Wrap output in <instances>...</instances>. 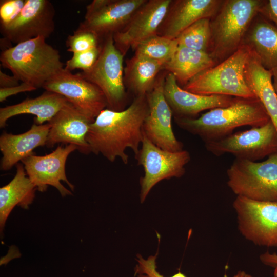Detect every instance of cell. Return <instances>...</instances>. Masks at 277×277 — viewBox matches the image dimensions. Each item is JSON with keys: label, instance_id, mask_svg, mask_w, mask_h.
<instances>
[{"label": "cell", "instance_id": "cell-19", "mask_svg": "<svg viewBox=\"0 0 277 277\" xmlns=\"http://www.w3.org/2000/svg\"><path fill=\"white\" fill-rule=\"evenodd\" d=\"M164 90L174 117L196 118L204 110L228 106L234 99L227 95H203L187 91L178 85L174 75L169 72L165 75Z\"/></svg>", "mask_w": 277, "mask_h": 277}, {"label": "cell", "instance_id": "cell-10", "mask_svg": "<svg viewBox=\"0 0 277 277\" xmlns=\"http://www.w3.org/2000/svg\"><path fill=\"white\" fill-rule=\"evenodd\" d=\"M205 146L216 156L230 153L236 159L256 161L277 153V130L270 121L264 125L206 142Z\"/></svg>", "mask_w": 277, "mask_h": 277}, {"label": "cell", "instance_id": "cell-38", "mask_svg": "<svg viewBox=\"0 0 277 277\" xmlns=\"http://www.w3.org/2000/svg\"><path fill=\"white\" fill-rule=\"evenodd\" d=\"M273 74L272 81L273 85L277 95V70H273L272 71Z\"/></svg>", "mask_w": 277, "mask_h": 277}, {"label": "cell", "instance_id": "cell-39", "mask_svg": "<svg viewBox=\"0 0 277 277\" xmlns=\"http://www.w3.org/2000/svg\"><path fill=\"white\" fill-rule=\"evenodd\" d=\"M233 277H253L251 275L246 273L244 271H239Z\"/></svg>", "mask_w": 277, "mask_h": 277}, {"label": "cell", "instance_id": "cell-4", "mask_svg": "<svg viewBox=\"0 0 277 277\" xmlns=\"http://www.w3.org/2000/svg\"><path fill=\"white\" fill-rule=\"evenodd\" d=\"M265 1L223 0L210 19L209 53L217 64L234 53L243 44L252 21Z\"/></svg>", "mask_w": 277, "mask_h": 277}, {"label": "cell", "instance_id": "cell-35", "mask_svg": "<svg viewBox=\"0 0 277 277\" xmlns=\"http://www.w3.org/2000/svg\"><path fill=\"white\" fill-rule=\"evenodd\" d=\"M260 260L264 265L274 268V276L277 277V253L266 251L260 255Z\"/></svg>", "mask_w": 277, "mask_h": 277}, {"label": "cell", "instance_id": "cell-6", "mask_svg": "<svg viewBox=\"0 0 277 277\" xmlns=\"http://www.w3.org/2000/svg\"><path fill=\"white\" fill-rule=\"evenodd\" d=\"M227 176V185L236 196L277 201V153L261 162L236 159Z\"/></svg>", "mask_w": 277, "mask_h": 277}, {"label": "cell", "instance_id": "cell-24", "mask_svg": "<svg viewBox=\"0 0 277 277\" xmlns=\"http://www.w3.org/2000/svg\"><path fill=\"white\" fill-rule=\"evenodd\" d=\"M24 166L16 164V173L13 179L0 188V230L3 232L6 222L16 206L27 209L35 197V186L27 176Z\"/></svg>", "mask_w": 277, "mask_h": 277}, {"label": "cell", "instance_id": "cell-27", "mask_svg": "<svg viewBox=\"0 0 277 277\" xmlns=\"http://www.w3.org/2000/svg\"><path fill=\"white\" fill-rule=\"evenodd\" d=\"M178 43L158 35L151 36L140 43L134 49L135 54L156 61L164 66L174 55Z\"/></svg>", "mask_w": 277, "mask_h": 277}, {"label": "cell", "instance_id": "cell-18", "mask_svg": "<svg viewBox=\"0 0 277 277\" xmlns=\"http://www.w3.org/2000/svg\"><path fill=\"white\" fill-rule=\"evenodd\" d=\"M223 1L171 0L157 35L171 39H176L181 33L196 21L213 17Z\"/></svg>", "mask_w": 277, "mask_h": 277}, {"label": "cell", "instance_id": "cell-31", "mask_svg": "<svg viewBox=\"0 0 277 277\" xmlns=\"http://www.w3.org/2000/svg\"><path fill=\"white\" fill-rule=\"evenodd\" d=\"M157 253L144 259L141 255H137V264L135 268V275L137 277H165L157 270L156 259ZM169 277H187L179 271Z\"/></svg>", "mask_w": 277, "mask_h": 277}, {"label": "cell", "instance_id": "cell-14", "mask_svg": "<svg viewBox=\"0 0 277 277\" xmlns=\"http://www.w3.org/2000/svg\"><path fill=\"white\" fill-rule=\"evenodd\" d=\"M77 148L69 144L58 146L50 153L45 155L32 154L21 161L27 176L40 192H45L48 186L57 189L63 197L72 195L61 181L65 182L73 191L74 186L68 180L65 165L69 154Z\"/></svg>", "mask_w": 277, "mask_h": 277}, {"label": "cell", "instance_id": "cell-12", "mask_svg": "<svg viewBox=\"0 0 277 277\" xmlns=\"http://www.w3.org/2000/svg\"><path fill=\"white\" fill-rule=\"evenodd\" d=\"M55 10L48 0H26L22 11L13 21L0 24L3 37L16 44L42 36L46 39L55 29Z\"/></svg>", "mask_w": 277, "mask_h": 277}, {"label": "cell", "instance_id": "cell-22", "mask_svg": "<svg viewBox=\"0 0 277 277\" xmlns=\"http://www.w3.org/2000/svg\"><path fill=\"white\" fill-rule=\"evenodd\" d=\"M261 16L254 18L243 44L255 53L265 69L277 70V27Z\"/></svg>", "mask_w": 277, "mask_h": 277}, {"label": "cell", "instance_id": "cell-36", "mask_svg": "<svg viewBox=\"0 0 277 277\" xmlns=\"http://www.w3.org/2000/svg\"><path fill=\"white\" fill-rule=\"evenodd\" d=\"M19 80L15 76L8 75L0 71V88H9L17 86Z\"/></svg>", "mask_w": 277, "mask_h": 277}, {"label": "cell", "instance_id": "cell-32", "mask_svg": "<svg viewBox=\"0 0 277 277\" xmlns=\"http://www.w3.org/2000/svg\"><path fill=\"white\" fill-rule=\"evenodd\" d=\"M26 0H1L0 1V24H7L18 15Z\"/></svg>", "mask_w": 277, "mask_h": 277}, {"label": "cell", "instance_id": "cell-33", "mask_svg": "<svg viewBox=\"0 0 277 277\" xmlns=\"http://www.w3.org/2000/svg\"><path fill=\"white\" fill-rule=\"evenodd\" d=\"M259 14L277 27V0L265 1Z\"/></svg>", "mask_w": 277, "mask_h": 277}, {"label": "cell", "instance_id": "cell-29", "mask_svg": "<svg viewBox=\"0 0 277 277\" xmlns=\"http://www.w3.org/2000/svg\"><path fill=\"white\" fill-rule=\"evenodd\" d=\"M102 41L94 33L78 26L67 38V50L73 54L86 51L100 46Z\"/></svg>", "mask_w": 277, "mask_h": 277}, {"label": "cell", "instance_id": "cell-30", "mask_svg": "<svg viewBox=\"0 0 277 277\" xmlns=\"http://www.w3.org/2000/svg\"><path fill=\"white\" fill-rule=\"evenodd\" d=\"M101 45V44L98 47L90 50L73 53L72 57L66 61L64 68L71 72L77 69H81L82 71L89 70L98 57Z\"/></svg>", "mask_w": 277, "mask_h": 277}, {"label": "cell", "instance_id": "cell-21", "mask_svg": "<svg viewBox=\"0 0 277 277\" xmlns=\"http://www.w3.org/2000/svg\"><path fill=\"white\" fill-rule=\"evenodd\" d=\"M67 102L64 96L57 93L45 91L34 98H26L17 104L1 108L0 127H5L10 118L23 114L35 115L34 124L43 125L49 122Z\"/></svg>", "mask_w": 277, "mask_h": 277}, {"label": "cell", "instance_id": "cell-25", "mask_svg": "<svg viewBox=\"0 0 277 277\" xmlns=\"http://www.w3.org/2000/svg\"><path fill=\"white\" fill-rule=\"evenodd\" d=\"M216 64L209 53L178 45L163 69L172 74L178 85L183 87L196 75Z\"/></svg>", "mask_w": 277, "mask_h": 277}, {"label": "cell", "instance_id": "cell-23", "mask_svg": "<svg viewBox=\"0 0 277 277\" xmlns=\"http://www.w3.org/2000/svg\"><path fill=\"white\" fill-rule=\"evenodd\" d=\"M244 76L248 86L263 105L277 130V95L273 85L272 72L262 65L251 50Z\"/></svg>", "mask_w": 277, "mask_h": 277}, {"label": "cell", "instance_id": "cell-2", "mask_svg": "<svg viewBox=\"0 0 277 277\" xmlns=\"http://www.w3.org/2000/svg\"><path fill=\"white\" fill-rule=\"evenodd\" d=\"M181 128L201 137L205 143L222 138L236 128L259 127L270 120L256 97H234L228 106L210 110L196 118L174 117Z\"/></svg>", "mask_w": 277, "mask_h": 277}, {"label": "cell", "instance_id": "cell-13", "mask_svg": "<svg viewBox=\"0 0 277 277\" xmlns=\"http://www.w3.org/2000/svg\"><path fill=\"white\" fill-rule=\"evenodd\" d=\"M165 75H159L153 89L146 94L149 112L143 131L144 135L160 148L178 151L183 150V144L176 138L173 131V114L164 90Z\"/></svg>", "mask_w": 277, "mask_h": 277}, {"label": "cell", "instance_id": "cell-7", "mask_svg": "<svg viewBox=\"0 0 277 277\" xmlns=\"http://www.w3.org/2000/svg\"><path fill=\"white\" fill-rule=\"evenodd\" d=\"M124 55L116 47L112 34L102 39L98 57L88 71L79 73L96 85L105 95L107 108L125 109L127 95L124 82Z\"/></svg>", "mask_w": 277, "mask_h": 277}, {"label": "cell", "instance_id": "cell-37", "mask_svg": "<svg viewBox=\"0 0 277 277\" xmlns=\"http://www.w3.org/2000/svg\"><path fill=\"white\" fill-rule=\"evenodd\" d=\"M11 42L7 39L3 37L1 39V48L2 49V51L5 50L12 46H10Z\"/></svg>", "mask_w": 277, "mask_h": 277}, {"label": "cell", "instance_id": "cell-1", "mask_svg": "<svg viewBox=\"0 0 277 277\" xmlns=\"http://www.w3.org/2000/svg\"><path fill=\"white\" fill-rule=\"evenodd\" d=\"M149 112L146 95L136 96L121 111L102 110L90 124L86 136L91 152L101 154L111 162L120 158L128 162L127 149L138 153L144 133L143 124Z\"/></svg>", "mask_w": 277, "mask_h": 277}, {"label": "cell", "instance_id": "cell-3", "mask_svg": "<svg viewBox=\"0 0 277 277\" xmlns=\"http://www.w3.org/2000/svg\"><path fill=\"white\" fill-rule=\"evenodd\" d=\"M2 66L22 83L36 89L64 68L58 50L42 36L34 38L1 52Z\"/></svg>", "mask_w": 277, "mask_h": 277}, {"label": "cell", "instance_id": "cell-5", "mask_svg": "<svg viewBox=\"0 0 277 277\" xmlns=\"http://www.w3.org/2000/svg\"><path fill=\"white\" fill-rule=\"evenodd\" d=\"M251 49L243 44L231 55L192 78L184 90L203 95H222L234 97H256L244 76Z\"/></svg>", "mask_w": 277, "mask_h": 277}, {"label": "cell", "instance_id": "cell-8", "mask_svg": "<svg viewBox=\"0 0 277 277\" xmlns=\"http://www.w3.org/2000/svg\"><path fill=\"white\" fill-rule=\"evenodd\" d=\"M233 207L243 237L259 246L277 248V201L236 196Z\"/></svg>", "mask_w": 277, "mask_h": 277}, {"label": "cell", "instance_id": "cell-11", "mask_svg": "<svg viewBox=\"0 0 277 277\" xmlns=\"http://www.w3.org/2000/svg\"><path fill=\"white\" fill-rule=\"evenodd\" d=\"M43 88L64 96L78 111L93 122L107 107L106 97L96 85L79 73L73 74L65 68L47 82Z\"/></svg>", "mask_w": 277, "mask_h": 277}, {"label": "cell", "instance_id": "cell-28", "mask_svg": "<svg viewBox=\"0 0 277 277\" xmlns=\"http://www.w3.org/2000/svg\"><path fill=\"white\" fill-rule=\"evenodd\" d=\"M210 19H201L184 30L176 38L178 45L209 53L211 39Z\"/></svg>", "mask_w": 277, "mask_h": 277}, {"label": "cell", "instance_id": "cell-9", "mask_svg": "<svg viewBox=\"0 0 277 277\" xmlns=\"http://www.w3.org/2000/svg\"><path fill=\"white\" fill-rule=\"evenodd\" d=\"M137 165L142 166L144 175L140 179V201L142 203L152 188L165 179L182 177L185 166L190 161V154L186 150L170 151L154 145L144 134L141 147L135 156Z\"/></svg>", "mask_w": 277, "mask_h": 277}, {"label": "cell", "instance_id": "cell-16", "mask_svg": "<svg viewBox=\"0 0 277 277\" xmlns=\"http://www.w3.org/2000/svg\"><path fill=\"white\" fill-rule=\"evenodd\" d=\"M171 0H146L126 26L113 35L114 44L124 55L130 48L157 34Z\"/></svg>", "mask_w": 277, "mask_h": 277}, {"label": "cell", "instance_id": "cell-26", "mask_svg": "<svg viewBox=\"0 0 277 277\" xmlns=\"http://www.w3.org/2000/svg\"><path fill=\"white\" fill-rule=\"evenodd\" d=\"M161 64L146 57L134 55L127 61L124 68V82L136 96L146 95L153 89Z\"/></svg>", "mask_w": 277, "mask_h": 277}, {"label": "cell", "instance_id": "cell-17", "mask_svg": "<svg viewBox=\"0 0 277 277\" xmlns=\"http://www.w3.org/2000/svg\"><path fill=\"white\" fill-rule=\"evenodd\" d=\"M92 122L68 101L48 122L51 127L46 146L52 148L58 143L71 144L81 153L89 154L91 150L86 136Z\"/></svg>", "mask_w": 277, "mask_h": 277}, {"label": "cell", "instance_id": "cell-34", "mask_svg": "<svg viewBox=\"0 0 277 277\" xmlns=\"http://www.w3.org/2000/svg\"><path fill=\"white\" fill-rule=\"evenodd\" d=\"M37 89L35 87L25 83L17 86L5 88H0V102H3L8 97L13 95Z\"/></svg>", "mask_w": 277, "mask_h": 277}, {"label": "cell", "instance_id": "cell-15", "mask_svg": "<svg viewBox=\"0 0 277 277\" xmlns=\"http://www.w3.org/2000/svg\"><path fill=\"white\" fill-rule=\"evenodd\" d=\"M146 0H94L86 7L79 27L100 38L121 30Z\"/></svg>", "mask_w": 277, "mask_h": 277}, {"label": "cell", "instance_id": "cell-20", "mask_svg": "<svg viewBox=\"0 0 277 277\" xmlns=\"http://www.w3.org/2000/svg\"><path fill=\"white\" fill-rule=\"evenodd\" d=\"M51 125L33 124L27 131L18 134L4 132L0 136V150L2 153L1 169L10 170L21 161L34 154V149L46 145Z\"/></svg>", "mask_w": 277, "mask_h": 277}]
</instances>
